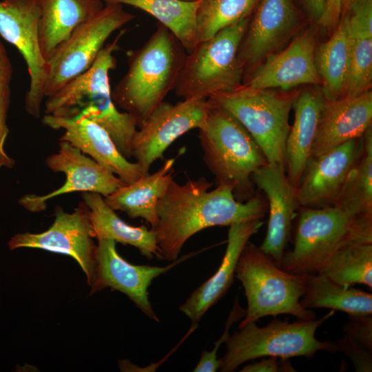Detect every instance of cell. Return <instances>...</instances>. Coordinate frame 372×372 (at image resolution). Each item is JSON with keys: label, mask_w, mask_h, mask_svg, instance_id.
<instances>
[{"label": "cell", "mask_w": 372, "mask_h": 372, "mask_svg": "<svg viewBox=\"0 0 372 372\" xmlns=\"http://www.w3.org/2000/svg\"><path fill=\"white\" fill-rule=\"evenodd\" d=\"M349 317L350 320L343 327L345 334L372 350V315Z\"/></svg>", "instance_id": "obj_37"}, {"label": "cell", "mask_w": 372, "mask_h": 372, "mask_svg": "<svg viewBox=\"0 0 372 372\" xmlns=\"http://www.w3.org/2000/svg\"><path fill=\"white\" fill-rule=\"evenodd\" d=\"M211 185L203 176L183 184L172 180L158 203L153 229L161 259L176 260L185 242L205 229L262 220L268 211L267 198L260 194L240 202L230 186L209 190Z\"/></svg>", "instance_id": "obj_1"}, {"label": "cell", "mask_w": 372, "mask_h": 372, "mask_svg": "<svg viewBox=\"0 0 372 372\" xmlns=\"http://www.w3.org/2000/svg\"><path fill=\"white\" fill-rule=\"evenodd\" d=\"M300 276L304 286L300 304L304 308H327L355 317L372 315L371 293L352 287L344 288L318 273Z\"/></svg>", "instance_id": "obj_27"}, {"label": "cell", "mask_w": 372, "mask_h": 372, "mask_svg": "<svg viewBox=\"0 0 372 372\" xmlns=\"http://www.w3.org/2000/svg\"><path fill=\"white\" fill-rule=\"evenodd\" d=\"M38 1L41 10L40 45L45 61L77 27L104 6L103 0Z\"/></svg>", "instance_id": "obj_25"}, {"label": "cell", "mask_w": 372, "mask_h": 372, "mask_svg": "<svg viewBox=\"0 0 372 372\" xmlns=\"http://www.w3.org/2000/svg\"><path fill=\"white\" fill-rule=\"evenodd\" d=\"M134 17L121 4L105 3L94 17L77 27L46 61L45 98L87 71L110 35Z\"/></svg>", "instance_id": "obj_10"}, {"label": "cell", "mask_w": 372, "mask_h": 372, "mask_svg": "<svg viewBox=\"0 0 372 372\" xmlns=\"http://www.w3.org/2000/svg\"><path fill=\"white\" fill-rule=\"evenodd\" d=\"M105 3L126 4L149 14L179 41L187 53L198 43L196 17L203 0H103Z\"/></svg>", "instance_id": "obj_28"}, {"label": "cell", "mask_w": 372, "mask_h": 372, "mask_svg": "<svg viewBox=\"0 0 372 372\" xmlns=\"http://www.w3.org/2000/svg\"><path fill=\"white\" fill-rule=\"evenodd\" d=\"M315 46L313 33L310 30L302 33L282 51L268 54L245 85L255 89L289 90L319 83Z\"/></svg>", "instance_id": "obj_19"}, {"label": "cell", "mask_w": 372, "mask_h": 372, "mask_svg": "<svg viewBox=\"0 0 372 372\" xmlns=\"http://www.w3.org/2000/svg\"><path fill=\"white\" fill-rule=\"evenodd\" d=\"M40 17L38 0L0 1V36L18 50L26 63L30 85L25 96V108L36 118L41 116L45 99L46 72L40 45Z\"/></svg>", "instance_id": "obj_12"}, {"label": "cell", "mask_w": 372, "mask_h": 372, "mask_svg": "<svg viewBox=\"0 0 372 372\" xmlns=\"http://www.w3.org/2000/svg\"><path fill=\"white\" fill-rule=\"evenodd\" d=\"M309 15L318 22L325 8L326 0H303Z\"/></svg>", "instance_id": "obj_41"}, {"label": "cell", "mask_w": 372, "mask_h": 372, "mask_svg": "<svg viewBox=\"0 0 372 372\" xmlns=\"http://www.w3.org/2000/svg\"><path fill=\"white\" fill-rule=\"evenodd\" d=\"M94 238L88 209L82 201L70 213L56 207L54 220L47 230L15 234L10 239L8 247L10 250L34 248L70 256L81 267L90 286L94 277L97 250Z\"/></svg>", "instance_id": "obj_13"}, {"label": "cell", "mask_w": 372, "mask_h": 372, "mask_svg": "<svg viewBox=\"0 0 372 372\" xmlns=\"http://www.w3.org/2000/svg\"><path fill=\"white\" fill-rule=\"evenodd\" d=\"M175 161V158H169L153 174H144L120 187L104 198L105 202L114 211H124L132 218L145 220L153 229L158 220V203L173 179Z\"/></svg>", "instance_id": "obj_24"}, {"label": "cell", "mask_w": 372, "mask_h": 372, "mask_svg": "<svg viewBox=\"0 0 372 372\" xmlns=\"http://www.w3.org/2000/svg\"><path fill=\"white\" fill-rule=\"evenodd\" d=\"M344 288L361 284L372 288V243H354L333 253L317 273Z\"/></svg>", "instance_id": "obj_31"}, {"label": "cell", "mask_w": 372, "mask_h": 372, "mask_svg": "<svg viewBox=\"0 0 372 372\" xmlns=\"http://www.w3.org/2000/svg\"><path fill=\"white\" fill-rule=\"evenodd\" d=\"M345 14L351 50L344 96H355L369 90L372 79V23Z\"/></svg>", "instance_id": "obj_32"}, {"label": "cell", "mask_w": 372, "mask_h": 372, "mask_svg": "<svg viewBox=\"0 0 372 372\" xmlns=\"http://www.w3.org/2000/svg\"><path fill=\"white\" fill-rule=\"evenodd\" d=\"M325 99L322 92L306 90L297 94L293 107L294 121L287 138L285 170L295 189L311 157V150Z\"/></svg>", "instance_id": "obj_23"}, {"label": "cell", "mask_w": 372, "mask_h": 372, "mask_svg": "<svg viewBox=\"0 0 372 372\" xmlns=\"http://www.w3.org/2000/svg\"><path fill=\"white\" fill-rule=\"evenodd\" d=\"M83 201L89 211L94 238L112 239L138 249L141 254L151 260L161 259L154 231L145 225L132 226L123 220L96 193H83Z\"/></svg>", "instance_id": "obj_26"}, {"label": "cell", "mask_w": 372, "mask_h": 372, "mask_svg": "<svg viewBox=\"0 0 372 372\" xmlns=\"http://www.w3.org/2000/svg\"><path fill=\"white\" fill-rule=\"evenodd\" d=\"M245 316V310L238 303L236 298L233 307L225 323V331L221 337L215 342L211 351H204L200 360L194 367V372H216L220 366V359L218 358V351L222 344L225 343L229 338V329L236 321L240 320Z\"/></svg>", "instance_id": "obj_34"}, {"label": "cell", "mask_w": 372, "mask_h": 372, "mask_svg": "<svg viewBox=\"0 0 372 372\" xmlns=\"http://www.w3.org/2000/svg\"><path fill=\"white\" fill-rule=\"evenodd\" d=\"M354 243H372V217L351 216L331 205L302 207L293 248L280 268L296 275L316 274L336 251Z\"/></svg>", "instance_id": "obj_5"}, {"label": "cell", "mask_w": 372, "mask_h": 372, "mask_svg": "<svg viewBox=\"0 0 372 372\" xmlns=\"http://www.w3.org/2000/svg\"><path fill=\"white\" fill-rule=\"evenodd\" d=\"M241 372H278V371H295L287 359L273 356H269L265 359L245 365L240 370Z\"/></svg>", "instance_id": "obj_38"}, {"label": "cell", "mask_w": 372, "mask_h": 372, "mask_svg": "<svg viewBox=\"0 0 372 372\" xmlns=\"http://www.w3.org/2000/svg\"><path fill=\"white\" fill-rule=\"evenodd\" d=\"M363 149V136L350 140L308 161L298 187V207L333 205Z\"/></svg>", "instance_id": "obj_16"}, {"label": "cell", "mask_w": 372, "mask_h": 372, "mask_svg": "<svg viewBox=\"0 0 372 372\" xmlns=\"http://www.w3.org/2000/svg\"><path fill=\"white\" fill-rule=\"evenodd\" d=\"M334 344L337 351H341L352 361L356 371H372V350L346 334Z\"/></svg>", "instance_id": "obj_35"}, {"label": "cell", "mask_w": 372, "mask_h": 372, "mask_svg": "<svg viewBox=\"0 0 372 372\" xmlns=\"http://www.w3.org/2000/svg\"><path fill=\"white\" fill-rule=\"evenodd\" d=\"M43 124L63 130L59 141H65L112 172L125 184L144 175L140 166L130 162L118 150L108 132L96 123L83 117L73 118L44 114Z\"/></svg>", "instance_id": "obj_18"}, {"label": "cell", "mask_w": 372, "mask_h": 372, "mask_svg": "<svg viewBox=\"0 0 372 372\" xmlns=\"http://www.w3.org/2000/svg\"><path fill=\"white\" fill-rule=\"evenodd\" d=\"M59 146L56 153L45 158V164L51 171L64 174L65 183L47 194L21 197L19 203L25 209L42 211L46 209L48 200L72 192L96 193L105 198L125 185L117 176L70 143L59 141Z\"/></svg>", "instance_id": "obj_15"}, {"label": "cell", "mask_w": 372, "mask_h": 372, "mask_svg": "<svg viewBox=\"0 0 372 372\" xmlns=\"http://www.w3.org/2000/svg\"><path fill=\"white\" fill-rule=\"evenodd\" d=\"M251 180L265 194L269 211L267 234L259 247L280 267L298 208L296 189L285 166L279 163H268L259 168L252 174Z\"/></svg>", "instance_id": "obj_17"}, {"label": "cell", "mask_w": 372, "mask_h": 372, "mask_svg": "<svg viewBox=\"0 0 372 372\" xmlns=\"http://www.w3.org/2000/svg\"><path fill=\"white\" fill-rule=\"evenodd\" d=\"M351 41L346 14L331 38L322 43L316 55V67L323 81L327 101L344 96L350 65Z\"/></svg>", "instance_id": "obj_29"}, {"label": "cell", "mask_w": 372, "mask_h": 372, "mask_svg": "<svg viewBox=\"0 0 372 372\" xmlns=\"http://www.w3.org/2000/svg\"><path fill=\"white\" fill-rule=\"evenodd\" d=\"M296 95L241 85L207 99L231 114L247 130L269 163H279L285 167L289 116Z\"/></svg>", "instance_id": "obj_9"}, {"label": "cell", "mask_w": 372, "mask_h": 372, "mask_svg": "<svg viewBox=\"0 0 372 372\" xmlns=\"http://www.w3.org/2000/svg\"><path fill=\"white\" fill-rule=\"evenodd\" d=\"M262 224V220H257L229 226L227 248L218 269L179 307L189 319L190 329L194 331L205 313L227 292L234 282L236 264L242 249Z\"/></svg>", "instance_id": "obj_21"}, {"label": "cell", "mask_w": 372, "mask_h": 372, "mask_svg": "<svg viewBox=\"0 0 372 372\" xmlns=\"http://www.w3.org/2000/svg\"><path fill=\"white\" fill-rule=\"evenodd\" d=\"M341 14L338 0H326L324 11L318 23L325 28L333 27L339 22Z\"/></svg>", "instance_id": "obj_39"}, {"label": "cell", "mask_w": 372, "mask_h": 372, "mask_svg": "<svg viewBox=\"0 0 372 372\" xmlns=\"http://www.w3.org/2000/svg\"><path fill=\"white\" fill-rule=\"evenodd\" d=\"M258 0H203L196 17L198 42L220 30L248 18Z\"/></svg>", "instance_id": "obj_33"}, {"label": "cell", "mask_w": 372, "mask_h": 372, "mask_svg": "<svg viewBox=\"0 0 372 372\" xmlns=\"http://www.w3.org/2000/svg\"><path fill=\"white\" fill-rule=\"evenodd\" d=\"M372 93L327 101L322 107L313 141L311 157H316L364 136L371 127Z\"/></svg>", "instance_id": "obj_20"}, {"label": "cell", "mask_w": 372, "mask_h": 372, "mask_svg": "<svg viewBox=\"0 0 372 372\" xmlns=\"http://www.w3.org/2000/svg\"><path fill=\"white\" fill-rule=\"evenodd\" d=\"M185 51L176 37L158 23L149 39L129 53L128 69L112 95L116 106L135 118L138 127L174 89Z\"/></svg>", "instance_id": "obj_3"}, {"label": "cell", "mask_w": 372, "mask_h": 372, "mask_svg": "<svg viewBox=\"0 0 372 372\" xmlns=\"http://www.w3.org/2000/svg\"><path fill=\"white\" fill-rule=\"evenodd\" d=\"M248 24V18L232 23L187 53L176 94L183 99H205L240 86L244 71L238 50Z\"/></svg>", "instance_id": "obj_8"}, {"label": "cell", "mask_w": 372, "mask_h": 372, "mask_svg": "<svg viewBox=\"0 0 372 372\" xmlns=\"http://www.w3.org/2000/svg\"><path fill=\"white\" fill-rule=\"evenodd\" d=\"M333 313L331 310L319 319L298 320L292 323L274 317L263 327L255 322L238 327L225 342L226 351L220 358L219 369L232 372L245 362L262 357L312 358L318 351L335 353L334 342H321L315 335L318 327Z\"/></svg>", "instance_id": "obj_7"}, {"label": "cell", "mask_w": 372, "mask_h": 372, "mask_svg": "<svg viewBox=\"0 0 372 372\" xmlns=\"http://www.w3.org/2000/svg\"><path fill=\"white\" fill-rule=\"evenodd\" d=\"M357 217H372V130L363 136L362 154L349 172L333 204Z\"/></svg>", "instance_id": "obj_30"}, {"label": "cell", "mask_w": 372, "mask_h": 372, "mask_svg": "<svg viewBox=\"0 0 372 372\" xmlns=\"http://www.w3.org/2000/svg\"><path fill=\"white\" fill-rule=\"evenodd\" d=\"M97 241L94 277L90 286L91 293L105 288L118 291L127 296L147 317L159 322L149 300V286L154 279L198 253L184 255L164 267L134 265L118 253L114 240L102 238Z\"/></svg>", "instance_id": "obj_14"}, {"label": "cell", "mask_w": 372, "mask_h": 372, "mask_svg": "<svg viewBox=\"0 0 372 372\" xmlns=\"http://www.w3.org/2000/svg\"><path fill=\"white\" fill-rule=\"evenodd\" d=\"M210 104L206 121L198 129L203 161L217 185L230 186L235 198L245 202L256 194L252 174L269 162L251 134L231 114Z\"/></svg>", "instance_id": "obj_4"}, {"label": "cell", "mask_w": 372, "mask_h": 372, "mask_svg": "<svg viewBox=\"0 0 372 372\" xmlns=\"http://www.w3.org/2000/svg\"><path fill=\"white\" fill-rule=\"evenodd\" d=\"M10 83H0V169H11L15 161L10 157L4 149L6 139L9 133L6 123L10 101Z\"/></svg>", "instance_id": "obj_36"}, {"label": "cell", "mask_w": 372, "mask_h": 372, "mask_svg": "<svg viewBox=\"0 0 372 372\" xmlns=\"http://www.w3.org/2000/svg\"><path fill=\"white\" fill-rule=\"evenodd\" d=\"M123 34L121 31L103 46L87 71L46 97L44 114L69 118L83 117L96 123L108 132L119 152L130 159L138 124L133 116L116 107L109 76L110 71L116 68L114 53L119 48Z\"/></svg>", "instance_id": "obj_2"}, {"label": "cell", "mask_w": 372, "mask_h": 372, "mask_svg": "<svg viewBox=\"0 0 372 372\" xmlns=\"http://www.w3.org/2000/svg\"><path fill=\"white\" fill-rule=\"evenodd\" d=\"M298 23L292 0H260L238 50L242 67L263 60L287 39Z\"/></svg>", "instance_id": "obj_22"}, {"label": "cell", "mask_w": 372, "mask_h": 372, "mask_svg": "<svg viewBox=\"0 0 372 372\" xmlns=\"http://www.w3.org/2000/svg\"><path fill=\"white\" fill-rule=\"evenodd\" d=\"M13 68L7 51L0 41V83H10Z\"/></svg>", "instance_id": "obj_40"}, {"label": "cell", "mask_w": 372, "mask_h": 372, "mask_svg": "<svg viewBox=\"0 0 372 372\" xmlns=\"http://www.w3.org/2000/svg\"><path fill=\"white\" fill-rule=\"evenodd\" d=\"M352 1L353 0H338V7L341 13H342L344 10L347 8Z\"/></svg>", "instance_id": "obj_42"}, {"label": "cell", "mask_w": 372, "mask_h": 372, "mask_svg": "<svg viewBox=\"0 0 372 372\" xmlns=\"http://www.w3.org/2000/svg\"><path fill=\"white\" fill-rule=\"evenodd\" d=\"M210 106L207 99H185L176 104L163 101L151 112L137 128L132 144V157L143 174L178 138L204 125Z\"/></svg>", "instance_id": "obj_11"}, {"label": "cell", "mask_w": 372, "mask_h": 372, "mask_svg": "<svg viewBox=\"0 0 372 372\" xmlns=\"http://www.w3.org/2000/svg\"><path fill=\"white\" fill-rule=\"evenodd\" d=\"M247 298L245 316L238 327L261 318L291 315L300 320L316 318V313L304 308L300 298L304 286L300 275L289 273L259 247L248 242L242 249L235 271Z\"/></svg>", "instance_id": "obj_6"}, {"label": "cell", "mask_w": 372, "mask_h": 372, "mask_svg": "<svg viewBox=\"0 0 372 372\" xmlns=\"http://www.w3.org/2000/svg\"><path fill=\"white\" fill-rule=\"evenodd\" d=\"M184 1H193V0H184Z\"/></svg>", "instance_id": "obj_43"}]
</instances>
